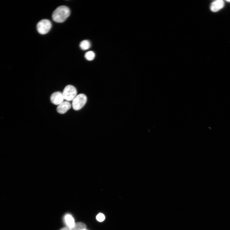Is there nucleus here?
Masks as SVG:
<instances>
[{
  "instance_id": "4",
  "label": "nucleus",
  "mask_w": 230,
  "mask_h": 230,
  "mask_svg": "<svg viewBox=\"0 0 230 230\" xmlns=\"http://www.w3.org/2000/svg\"><path fill=\"white\" fill-rule=\"evenodd\" d=\"M51 23L49 20L47 19L40 20L37 25V29L38 32L42 35L48 32L51 30Z\"/></svg>"
},
{
  "instance_id": "11",
  "label": "nucleus",
  "mask_w": 230,
  "mask_h": 230,
  "mask_svg": "<svg viewBox=\"0 0 230 230\" xmlns=\"http://www.w3.org/2000/svg\"><path fill=\"white\" fill-rule=\"evenodd\" d=\"M95 56V54L94 52L89 51L86 53L85 57L87 60L92 61L94 59Z\"/></svg>"
},
{
  "instance_id": "14",
  "label": "nucleus",
  "mask_w": 230,
  "mask_h": 230,
  "mask_svg": "<svg viewBox=\"0 0 230 230\" xmlns=\"http://www.w3.org/2000/svg\"><path fill=\"white\" fill-rule=\"evenodd\" d=\"M227 2H230V1H227Z\"/></svg>"
},
{
  "instance_id": "15",
  "label": "nucleus",
  "mask_w": 230,
  "mask_h": 230,
  "mask_svg": "<svg viewBox=\"0 0 230 230\" xmlns=\"http://www.w3.org/2000/svg\"><path fill=\"white\" fill-rule=\"evenodd\" d=\"M86 230V229H85V230Z\"/></svg>"
},
{
  "instance_id": "12",
  "label": "nucleus",
  "mask_w": 230,
  "mask_h": 230,
  "mask_svg": "<svg viewBox=\"0 0 230 230\" xmlns=\"http://www.w3.org/2000/svg\"><path fill=\"white\" fill-rule=\"evenodd\" d=\"M105 217L102 214H99L97 215L96 217L97 220L100 222H102L105 219Z\"/></svg>"
},
{
  "instance_id": "2",
  "label": "nucleus",
  "mask_w": 230,
  "mask_h": 230,
  "mask_svg": "<svg viewBox=\"0 0 230 230\" xmlns=\"http://www.w3.org/2000/svg\"><path fill=\"white\" fill-rule=\"evenodd\" d=\"M87 101V97L84 94L77 95L72 100V106L75 110H79L85 105Z\"/></svg>"
},
{
  "instance_id": "6",
  "label": "nucleus",
  "mask_w": 230,
  "mask_h": 230,
  "mask_svg": "<svg viewBox=\"0 0 230 230\" xmlns=\"http://www.w3.org/2000/svg\"><path fill=\"white\" fill-rule=\"evenodd\" d=\"M71 107V105L70 103L68 101H64L59 104L57 107V111L59 114H64L70 109Z\"/></svg>"
},
{
  "instance_id": "1",
  "label": "nucleus",
  "mask_w": 230,
  "mask_h": 230,
  "mask_svg": "<svg viewBox=\"0 0 230 230\" xmlns=\"http://www.w3.org/2000/svg\"><path fill=\"white\" fill-rule=\"evenodd\" d=\"M70 14V10L65 6H61L53 12L52 18L54 21L58 23L64 22Z\"/></svg>"
},
{
  "instance_id": "13",
  "label": "nucleus",
  "mask_w": 230,
  "mask_h": 230,
  "mask_svg": "<svg viewBox=\"0 0 230 230\" xmlns=\"http://www.w3.org/2000/svg\"><path fill=\"white\" fill-rule=\"evenodd\" d=\"M61 230H71V228L68 227V228H62L61 229Z\"/></svg>"
},
{
  "instance_id": "8",
  "label": "nucleus",
  "mask_w": 230,
  "mask_h": 230,
  "mask_svg": "<svg viewBox=\"0 0 230 230\" xmlns=\"http://www.w3.org/2000/svg\"><path fill=\"white\" fill-rule=\"evenodd\" d=\"M66 225L70 228H72L75 225V221L72 216L71 215L67 214L65 217Z\"/></svg>"
},
{
  "instance_id": "7",
  "label": "nucleus",
  "mask_w": 230,
  "mask_h": 230,
  "mask_svg": "<svg viewBox=\"0 0 230 230\" xmlns=\"http://www.w3.org/2000/svg\"><path fill=\"white\" fill-rule=\"evenodd\" d=\"M225 3L222 0H217L214 1L212 3L210 9L213 12H217L224 7Z\"/></svg>"
},
{
  "instance_id": "5",
  "label": "nucleus",
  "mask_w": 230,
  "mask_h": 230,
  "mask_svg": "<svg viewBox=\"0 0 230 230\" xmlns=\"http://www.w3.org/2000/svg\"><path fill=\"white\" fill-rule=\"evenodd\" d=\"M50 99L52 103L57 105H59L64 100L62 93L60 92L53 93Z\"/></svg>"
},
{
  "instance_id": "10",
  "label": "nucleus",
  "mask_w": 230,
  "mask_h": 230,
  "mask_svg": "<svg viewBox=\"0 0 230 230\" xmlns=\"http://www.w3.org/2000/svg\"><path fill=\"white\" fill-rule=\"evenodd\" d=\"M86 226L83 223L78 222L75 224L74 227L70 228L71 230H83L86 229Z\"/></svg>"
},
{
  "instance_id": "3",
  "label": "nucleus",
  "mask_w": 230,
  "mask_h": 230,
  "mask_svg": "<svg viewBox=\"0 0 230 230\" xmlns=\"http://www.w3.org/2000/svg\"><path fill=\"white\" fill-rule=\"evenodd\" d=\"M62 93L64 100L69 101L74 100L77 96V92L75 87L69 85L65 88Z\"/></svg>"
},
{
  "instance_id": "9",
  "label": "nucleus",
  "mask_w": 230,
  "mask_h": 230,
  "mask_svg": "<svg viewBox=\"0 0 230 230\" xmlns=\"http://www.w3.org/2000/svg\"><path fill=\"white\" fill-rule=\"evenodd\" d=\"M80 46L82 50H86L90 48L91 44L89 41L85 40L81 42Z\"/></svg>"
}]
</instances>
